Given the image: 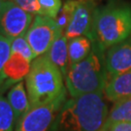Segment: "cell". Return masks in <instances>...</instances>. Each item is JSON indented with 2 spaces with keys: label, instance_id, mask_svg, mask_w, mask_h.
Wrapping results in <instances>:
<instances>
[{
  "label": "cell",
  "instance_id": "6da1fadb",
  "mask_svg": "<svg viewBox=\"0 0 131 131\" xmlns=\"http://www.w3.org/2000/svg\"><path fill=\"white\" fill-rule=\"evenodd\" d=\"M104 92L66 100L51 131H102L108 117Z\"/></svg>",
  "mask_w": 131,
  "mask_h": 131
},
{
  "label": "cell",
  "instance_id": "7a4b0ae2",
  "mask_svg": "<svg viewBox=\"0 0 131 131\" xmlns=\"http://www.w3.org/2000/svg\"><path fill=\"white\" fill-rule=\"evenodd\" d=\"M104 52L102 48L92 43V49L88 57L70 66L64 80L71 97L104 92L110 79Z\"/></svg>",
  "mask_w": 131,
  "mask_h": 131
},
{
  "label": "cell",
  "instance_id": "3957f363",
  "mask_svg": "<svg viewBox=\"0 0 131 131\" xmlns=\"http://www.w3.org/2000/svg\"><path fill=\"white\" fill-rule=\"evenodd\" d=\"M131 36V5L112 2L96 8L94 17L92 43L104 51Z\"/></svg>",
  "mask_w": 131,
  "mask_h": 131
},
{
  "label": "cell",
  "instance_id": "277c9868",
  "mask_svg": "<svg viewBox=\"0 0 131 131\" xmlns=\"http://www.w3.org/2000/svg\"><path fill=\"white\" fill-rule=\"evenodd\" d=\"M63 75L47 54L36 57L25 78L30 107L52 102L65 94Z\"/></svg>",
  "mask_w": 131,
  "mask_h": 131
},
{
  "label": "cell",
  "instance_id": "5b68a950",
  "mask_svg": "<svg viewBox=\"0 0 131 131\" xmlns=\"http://www.w3.org/2000/svg\"><path fill=\"white\" fill-rule=\"evenodd\" d=\"M65 101L66 93L52 102L30 107L18 122L15 131H51Z\"/></svg>",
  "mask_w": 131,
  "mask_h": 131
},
{
  "label": "cell",
  "instance_id": "8992f818",
  "mask_svg": "<svg viewBox=\"0 0 131 131\" xmlns=\"http://www.w3.org/2000/svg\"><path fill=\"white\" fill-rule=\"evenodd\" d=\"M62 33L64 32L58 27L54 19L36 15L25 34V38L35 57H38L46 54L54 40Z\"/></svg>",
  "mask_w": 131,
  "mask_h": 131
},
{
  "label": "cell",
  "instance_id": "52a82bcc",
  "mask_svg": "<svg viewBox=\"0 0 131 131\" xmlns=\"http://www.w3.org/2000/svg\"><path fill=\"white\" fill-rule=\"evenodd\" d=\"M32 21V14L7 0L0 16V35L10 40L25 36Z\"/></svg>",
  "mask_w": 131,
  "mask_h": 131
},
{
  "label": "cell",
  "instance_id": "ba28073f",
  "mask_svg": "<svg viewBox=\"0 0 131 131\" xmlns=\"http://www.w3.org/2000/svg\"><path fill=\"white\" fill-rule=\"evenodd\" d=\"M97 6L94 0H78V4L64 30L67 39L85 36L92 41L94 17Z\"/></svg>",
  "mask_w": 131,
  "mask_h": 131
},
{
  "label": "cell",
  "instance_id": "9c48e42d",
  "mask_svg": "<svg viewBox=\"0 0 131 131\" xmlns=\"http://www.w3.org/2000/svg\"><path fill=\"white\" fill-rule=\"evenodd\" d=\"M106 66L110 78L131 70V37L108 49Z\"/></svg>",
  "mask_w": 131,
  "mask_h": 131
},
{
  "label": "cell",
  "instance_id": "30bf717a",
  "mask_svg": "<svg viewBox=\"0 0 131 131\" xmlns=\"http://www.w3.org/2000/svg\"><path fill=\"white\" fill-rule=\"evenodd\" d=\"M31 67V62L19 53H11L3 69L2 84L0 88V94L6 89L14 86L16 84L23 82L26 78Z\"/></svg>",
  "mask_w": 131,
  "mask_h": 131
},
{
  "label": "cell",
  "instance_id": "8fae6325",
  "mask_svg": "<svg viewBox=\"0 0 131 131\" xmlns=\"http://www.w3.org/2000/svg\"><path fill=\"white\" fill-rule=\"evenodd\" d=\"M104 94L110 101L131 97V70L110 78Z\"/></svg>",
  "mask_w": 131,
  "mask_h": 131
},
{
  "label": "cell",
  "instance_id": "7c38bea8",
  "mask_svg": "<svg viewBox=\"0 0 131 131\" xmlns=\"http://www.w3.org/2000/svg\"><path fill=\"white\" fill-rule=\"evenodd\" d=\"M46 54L61 71L63 78H65L70 68V60L68 52V39L64 33L60 34L54 40Z\"/></svg>",
  "mask_w": 131,
  "mask_h": 131
},
{
  "label": "cell",
  "instance_id": "4fadbf2b",
  "mask_svg": "<svg viewBox=\"0 0 131 131\" xmlns=\"http://www.w3.org/2000/svg\"><path fill=\"white\" fill-rule=\"evenodd\" d=\"M7 100L14 112L17 125L18 122L26 114L30 108V102L24 82H19L10 89L7 94Z\"/></svg>",
  "mask_w": 131,
  "mask_h": 131
},
{
  "label": "cell",
  "instance_id": "5bb4252c",
  "mask_svg": "<svg viewBox=\"0 0 131 131\" xmlns=\"http://www.w3.org/2000/svg\"><path fill=\"white\" fill-rule=\"evenodd\" d=\"M92 49V41L85 36H80L69 39L68 41V52L70 66L84 60L88 57Z\"/></svg>",
  "mask_w": 131,
  "mask_h": 131
},
{
  "label": "cell",
  "instance_id": "9a60e30c",
  "mask_svg": "<svg viewBox=\"0 0 131 131\" xmlns=\"http://www.w3.org/2000/svg\"><path fill=\"white\" fill-rule=\"evenodd\" d=\"M116 122H131V97L121 99L115 102L108 114L105 125Z\"/></svg>",
  "mask_w": 131,
  "mask_h": 131
},
{
  "label": "cell",
  "instance_id": "2e32d148",
  "mask_svg": "<svg viewBox=\"0 0 131 131\" xmlns=\"http://www.w3.org/2000/svg\"><path fill=\"white\" fill-rule=\"evenodd\" d=\"M15 127L14 112L7 98L0 94V131H13Z\"/></svg>",
  "mask_w": 131,
  "mask_h": 131
},
{
  "label": "cell",
  "instance_id": "e0dca14e",
  "mask_svg": "<svg viewBox=\"0 0 131 131\" xmlns=\"http://www.w3.org/2000/svg\"><path fill=\"white\" fill-rule=\"evenodd\" d=\"M11 53H19L30 62L36 58L25 36H20L11 40Z\"/></svg>",
  "mask_w": 131,
  "mask_h": 131
},
{
  "label": "cell",
  "instance_id": "ac0fdd59",
  "mask_svg": "<svg viewBox=\"0 0 131 131\" xmlns=\"http://www.w3.org/2000/svg\"><path fill=\"white\" fill-rule=\"evenodd\" d=\"M77 4H78V0H66L65 3L61 7L60 11L56 19V24L58 25V27L60 28L61 31L64 32V30L66 29L70 21L71 17L77 7Z\"/></svg>",
  "mask_w": 131,
  "mask_h": 131
},
{
  "label": "cell",
  "instance_id": "d6986e66",
  "mask_svg": "<svg viewBox=\"0 0 131 131\" xmlns=\"http://www.w3.org/2000/svg\"><path fill=\"white\" fill-rule=\"evenodd\" d=\"M39 3V14L52 19H56L61 9V0H38Z\"/></svg>",
  "mask_w": 131,
  "mask_h": 131
},
{
  "label": "cell",
  "instance_id": "ffe728a7",
  "mask_svg": "<svg viewBox=\"0 0 131 131\" xmlns=\"http://www.w3.org/2000/svg\"><path fill=\"white\" fill-rule=\"evenodd\" d=\"M11 56V40L0 35V88L2 84L3 69Z\"/></svg>",
  "mask_w": 131,
  "mask_h": 131
},
{
  "label": "cell",
  "instance_id": "44dd1931",
  "mask_svg": "<svg viewBox=\"0 0 131 131\" xmlns=\"http://www.w3.org/2000/svg\"><path fill=\"white\" fill-rule=\"evenodd\" d=\"M13 3L20 7L21 9L26 11L28 13L32 15H38L39 14V3L38 0H10Z\"/></svg>",
  "mask_w": 131,
  "mask_h": 131
},
{
  "label": "cell",
  "instance_id": "7402d4cb",
  "mask_svg": "<svg viewBox=\"0 0 131 131\" xmlns=\"http://www.w3.org/2000/svg\"><path fill=\"white\" fill-rule=\"evenodd\" d=\"M102 131H131V122H116L104 125Z\"/></svg>",
  "mask_w": 131,
  "mask_h": 131
},
{
  "label": "cell",
  "instance_id": "603a6c76",
  "mask_svg": "<svg viewBox=\"0 0 131 131\" xmlns=\"http://www.w3.org/2000/svg\"><path fill=\"white\" fill-rule=\"evenodd\" d=\"M6 0H0V16L2 14V11H3V8H4V5Z\"/></svg>",
  "mask_w": 131,
  "mask_h": 131
},
{
  "label": "cell",
  "instance_id": "cb8c5ba5",
  "mask_svg": "<svg viewBox=\"0 0 131 131\" xmlns=\"http://www.w3.org/2000/svg\"><path fill=\"white\" fill-rule=\"evenodd\" d=\"M6 1H7V0H6Z\"/></svg>",
  "mask_w": 131,
  "mask_h": 131
}]
</instances>
